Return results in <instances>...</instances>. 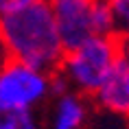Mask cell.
<instances>
[{"label":"cell","instance_id":"cell-1","mask_svg":"<svg viewBox=\"0 0 129 129\" xmlns=\"http://www.w3.org/2000/svg\"><path fill=\"white\" fill-rule=\"evenodd\" d=\"M0 46L9 59L26 63L44 75L59 70L63 46L46 0H35L0 15Z\"/></svg>","mask_w":129,"mask_h":129},{"label":"cell","instance_id":"cell-2","mask_svg":"<svg viewBox=\"0 0 129 129\" xmlns=\"http://www.w3.org/2000/svg\"><path fill=\"white\" fill-rule=\"evenodd\" d=\"M122 50L125 35H92L83 44L63 53L59 72L66 77L68 85H75L81 94L94 96Z\"/></svg>","mask_w":129,"mask_h":129},{"label":"cell","instance_id":"cell-3","mask_svg":"<svg viewBox=\"0 0 129 129\" xmlns=\"http://www.w3.org/2000/svg\"><path fill=\"white\" fill-rule=\"evenodd\" d=\"M48 94V75L15 59L0 63V105L13 109H33Z\"/></svg>","mask_w":129,"mask_h":129},{"label":"cell","instance_id":"cell-4","mask_svg":"<svg viewBox=\"0 0 129 129\" xmlns=\"http://www.w3.org/2000/svg\"><path fill=\"white\" fill-rule=\"evenodd\" d=\"M94 99L101 107L114 112V114H127L129 112V55L127 48L118 55L112 70L103 79Z\"/></svg>","mask_w":129,"mask_h":129},{"label":"cell","instance_id":"cell-5","mask_svg":"<svg viewBox=\"0 0 129 129\" xmlns=\"http://www.w3.org/2000/svg\"><path fill=\"white\" fill-rule=\"evenodd\" d=\"M85 103L77 94H61L53 116V129H83Z\"/></svg>","mask_w":129,"mask_h":129},{"label":"cell","instance_id":"cell-6","mask_svg":"<svg viewBox=\"0 0 129 129\" xmlns=\"http://www.w3.org/2000/svg\"><path fill=\"white\" fill-rule=\"evenodd\" d=\"M90 24H92L94 35H118L107 0H92L90 2Z\"/></svg>","mask_w":129,"mask_h":129},{"label":"cell","instance_id":"cell-7","mask_svg":"<svg viewBox=\"0 0 129 129\" xmlns=\"http://www.w3.org/2000/svg\"><path fill=\"white\" fill-rule=\"evenodd\" d=\"M0 129H37L31 109H13L0 105Z\"/></svg>","mask_w":129,"mask_h":129},{"label":"cell","instance_id":"cell-8","mask_svg":"<svg viewBox=\"0 0 129 129\" xmlns=\"http://www.w3.org/2000/svg\"><path fill=\"white\" fill-rule=\"evenodd\" d=\"M109 9H112V15H114V24L116 31L120 28L118 35H125V28H127L129 22V0H107Z\"/></svg>","mask_w":129,"mask_h":129},{"label":"cell","instance_id":"cell-9","mask_svg":"<svg viewBox=\"0 0 129 129\" xmlns=\"http://www.w3.org/2000/svg\"><path fill=\"white\" fill-rule=\"evenodd\" d=\"M28 2H35V0H0V15L2 13H9V11H13V9H20Z\"/></svg>","mask_w":129,"mask_h":129}]
</instances>
